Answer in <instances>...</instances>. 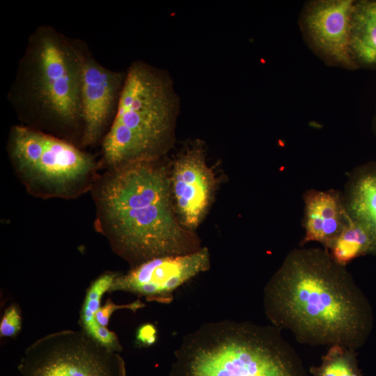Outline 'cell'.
<instances>
[{
  "label": "cell",
  "instance_id": "52a82bcc",
  "mask_svg": "<svg viewBox=\"0 0 376 376\" xmlns=\"http://www.w3.org/2000/svg\"><path fill=\"white\" fill-rule=\"evenodd\" d=\"M18 370L21 376H126L118 354L83 330L47 334L26 347Z\"/></svg>",
  "mask_w": 376,
  "mask_h": 376
},
{
  "label": "cell",
  "instance_id": "6da1fadb",
  "mask_svg": "<svg viewBox=\"0 0 376 376\" xmlns=\"http://www.w3.org/2000/svg\"><path fill=\"white\" fill-rule=\"evenodd\" d=\"M267 318L301 344H365L373 328L369 302L346 267L324 248L290 251L263 292Z\"/></svg>",
  "mask_w": 376,
  "mask_h": 376
},
{
  "label": "cell",
  "instance_id": "d6986e66",
  "mask_svg": "<svg viewBox=\"0 0 376 376\" xmlns=\"http://www.w3.org/2000/svg\"><path fill=\"white\" fill-rule=\"evenodd\" d=\"M145 304L139 299L127 304L117 305L107 299L104 306H100L95 314V319L101 326L107 327L111 314L119 309H129L134 312L143 307Z\"/></svg>",
  "mask_w": 376,
  "mask_h": 376
},
{
  "label": "cell",
  "instance_id": "8fae6325",
  "mask_svg": "<svg viewBox=\"0 0 376 376\" xmlns=\"http://www.w3.org/2000/svg\"><path fill=\"white\" fill-rule=\"evenodd\" d=\"M174 208L181 224L191 231L206 215L215 190L214 174L201 145L187 148L175 160L169 174Z\"/></svg>",
  "mask_w": 376,
  "mask_h": 376
},
{
  "label": "cell",
  "instance_id": "e0dca14e",
  "mask_svg": "<svg viewBox=\"0 0 376 376\" xmlns=\"http://www.w3.org/2000/svg\"><path fill=\"white\" fill-rule=\"evenodd\" d=\"M118 274L106 272L98 276L86 290V297L80 313L82 330L91 336L101 327L95 319V314L100 307V300L109 292Z\"/></svg>",
  "mask_w": 376,
  "mask_h": 376
},
{
  "label": "cell",
  "instance_id": "4fadbf2b",
  "mask_svg": "<svg viewBox=\"0 0 376 376\" xmlns=\"http://www.w3.org/2000/svg\"><path fill=\"white\" fill-rule=\"evenodd\" d=\"M343 195L348 216L369 231L376 255V161L352 171Z\"/></svg>",
  "mask_w": 376,
  "mask_h": 376
},
{
  "label": "cell",
  "instance_id": "44dd1931",
  "mask_svg": "<svg viewBox=\"0 0 376 376\" xmlns=\"http://www.w3.org/2000/svg\"><path fill=\"white\" fill-rule=\"evenodd\" d=\"M372 128L373 131L376 134V103L373 117L372 118Z\"/></svg>",
  "mask_w": 376,
  "mask_h": 376
},
{
  "label": "cell",
  "instance_id": "7a4b0ae2",
  "mask_svg": "<svg viewBox=\"0 0 376 376\" xmlns=\"http://www.w3.org/2000/svg\"><path fill=\"white\" fill-rule=\"evenodd\" d=\"M160 159L124 164L95 183L97 226L132 267L201 249L176 214L169 173Z\"/></svg>",
  "mask_w": 376,
  "mask_h": 376
},
{
  "label": "cell",
  "instance_id": "7c38bea8",
  "mask_svg": "<svg viewBox=\"0 0 376 376\" xmlns=\"http://www.w3.org/2000/svg\"><path fill=\"white\" fill-rule=\"evenodd\" d=\"M304 201V236L300 245L317 242L327 250L348 219L343 193L335 189H308Z\"/></svg>",
  "mask_w": 376,
  "mask_h": 376
},
{
  "label": "cell",
  "instance_id": "277c9868",
  "mask_svg": "<svg viewBox=\"0 0 376 376\" xmlns=\"http://www.w3.org/2000/svg\"><path fill=\"white\" fill-rule=\"evenodd\" d=\"M171 376H302L297 355L273 325L223 320L186 334Z\"/></svg>",
  "mask_w": 376,
  "mask_h": 376
},
{
  "label": "cell",
  "instance_id": "5b68a950",
  "mask_svg": "<svg viewBox=\"0 0 376 376\" xmlns=\"http://www.w3.org/2000/svg\"><path fill=\"white\" fill-rule=\"evenodd\" d=\"M180 98L169 73L136 60L126 77L113 121L102 141L101 161L109 169L160 159L171 147Z\"/></svg>",
  "mask_w": 376,
  "mask_h": 376
},
{
  "label": "cell",
  "instance_id": "8992f818",
  "mask_svg": "<svg viewBox=\"0 0 376 376\" xmlns=\"http://www.w3.org/2000/svg\"><path fill=\"white\" fill-rule=\"evenodd\" d=\"M10 162L28 191L44 198H74L97 180L95 157L77 145L23 125L9 132Z\"/></svg>",
  "mask_w": 376,
  "mask_h": 376
},
{
  "label": "cell",
  "instance_id": "ba28073f",
  "mask_svg": "<svg viewBox=\"0 0 376 376\" xmlns=\"http://www.w3.org/2000/svg\"><path fill=\"white\" fill-rule=\"evenodd\" d=\"M210 267V253L204 247L187 254L156 257L118 274L109 292H128L148 301L169 304L180 286Z\"/></svg>",
  "mask_w": 376,
  "mask_h": 376
},
{
  "label": "cell",
  "instance_id": "30bf717a",
  "mask_svg": "<svg viewBox=\"0 0 376 376\" xmlns=\"http://www.w3.org/2000/svg\"><path fill=\"white\" fill-rule=\"evenodd\" d=\"M126 77L99 62L86 42L83 51L81 104L84 129L81 148L102 141L115 118Z\"/></svg>",
  "mask_w": 376,
  "mask_h": 376
},
{
  "label": "cell",
  "instance_id": "9c48e42d",
  "mask_svg": "<svg viewBox=\"0 0 376 376\" xmlns=\"http://www.w3.org/2000/svg\"><path fill=\"white\" fill-rule=\"evenodd\" d=\"M354 0L307 1L299 15L303 38L326 65L358 70L350 49L351 16Z\"/></svg>",
  "mask_w": 376,
  "mask_h": 376
},
{
  "label": "cell",
  "instance_id": "9a60e30c",
  "mask_svg": "<svg viewBox=\"0 0 376 376\" xmlns=\"http://www.w3.org/2000/svg\"><path fill=\"white\" fill-rule=\"evenodd\" d=\"M326 251L336 263L346 267L360 256L373 255V240L366 228L348 216L343 230Z\"/></svg>",
  "mask_w": 376,
  "mask_h": 376
},
{
  "label": "cell",
  "instance_id": "5bb4252c",
  "mask_svg": "<svg viewBox=\"0 0 376 376\" xmlns=\"http://www.w3.org/2000/svg\"><path fill=\"white\" fill-rule=\"evenodd\" d=\"M350 49L358 69H376V0H354Z\"/></svg>",
  "mask_w": 376,
  "mask_h": 376
},
{
  "label": "cell",
  "instance_id": "ac0fdd59",
  "mask_svg": "<svg viewBox=\"0 0 376 376\" xmlns=\"http://www.w3.org/2000/svg\"><path fill=\"white\" fill-rule=\"evenodd\" d=\"M21 327L22 318L19 308L13 304L4 311L0 322V335L3 337H13L19 333Z\"/></svg>",
  "mask_w": 376,
  "mask_h": 376
},
{
  "label": "cell",
  "instance_id": "ffe728a7",
  "mask_svg": "<svg viewBox=\"0 0 376 376\" xmlns=\"http://www.w3.org/2000/svg\"><path fill=\"white\" fill-rule=\"evenodd\" d=\"M157 331L155 325L151 323H145L136 330V342L142 347H150L157 340Z\"/></svg>",
  "mask_w": 376,
  "mask_h": 376
},
{
  "label": "cell",
  "instance_id": "2e32d148",
  "mask_svg": "<svg viewBox=\"0 0 376 376\" xmlns=\"http://www.w3.org/2000/svg\"><path fill=\"white\" fill-rule=\"evenodd\" d=\"M355 349L340 345L329 346L321 364L311 367L313 376H361Z\"/></svg>",
  "mask_w": 376,
  "mask_h": 376
},
{
  "label": "cell",
  "instance_id": "3957f363",
  "mask_svg": "<svg viewBox=\"0 0 376 376\" xmlns=\"http://www.w3.org/2000/svg\"><path fill=\"white\" fill-rule=\"evenodd\" d=\"M85 43L53 26H38L28 38L7 95L22 125L79 147L84 129L81 77Z\"/></svg>",
  "mask_w": 376,
  "mask_h": 376
}]
</instances>
